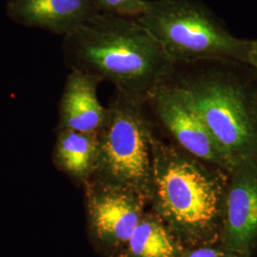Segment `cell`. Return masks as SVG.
<instances>
[{
	"instance_id": "obj_1",
	"label": "cell",
	"mask_w": 257,
	"mask_h": 257,
	"mask_svg": "<svg viewBox=\"0 0 257 257\" xmlns=\"http://www.w3.org/2000/svg\"><path fill=\"white\" fill-rule=\"evenodd\" d=\"M62 50L72 70L144 99L169 80L175 66L137 19L101 13L63 37Z\"/></svg>"
},
{
	"instance_id": "obj_15",
	"label": "cell",
	"mask_w": 257,
	"mask_h": 257,
	"mask_svg": "<svg viewBox=\"0 0 257 257\" xmlns=\"http://www.w3.org/2000/svg\"><path fill=\"white\" fill-rule=\"evenodd\" d=\"M246 65L252 68L257 74V39L250 40Z\"/></svg>"
},
{
	"instance_id": "obj_8",
	"label": "cell",
	"mask_w": 257,
	"mask_h": 257,
	"mask_svg": "<svg viewBox=\"0 0 257 257\" xmlns=\"http://www.w3.org/2000/svg\"><path fill=\"white\" fill-rule=\"evenodd\" d=\"M90 229L108 248H126L128 239L145 214L146 200L137 193L97 179L86 182Z\"/></svg>"
},
{
	"instance_id": "obj_11",
	"label": "cell",
	"mask_w": 257,
	"mask_h": 257,
	"mask_svg": "<svg viewBox=\"0 0 257 257\" xmlns=\"http://www.w3.org/2000/svg\"><path fill=\"white\" fill-rule=\"evenodd\" d=\"M98 149V134L60 130L55 145V161L67 175L86 183L95 174Z\"/></svg>"
},
{
	"instance_id": "obj_6",
	"label": "cell",
	"mask_w": 257,
	"mask_h": 257,
	"mask_svg": "<svg viewBox=\"0 0 257 257\" xmlns=\"http://www.w3.org/2000/svg\"><path fill=\"white\" fill-rule=\"evenodd\" d=\"M156 115L177 143L193 157L226 173L232 165L217 144L188 94L178 84H161L149 95Z\"/></svg>"
},
{
	"instance_id": "obj_3",
	"label": "cell",
	"mask_w": 257,
	"mask_h": 257,
	"mask_svg": "<svg viewBox=\"0 0 257 257\" xmlns=\"http://www.w3.org/2000/svg\"><path fill=\"white\" fill-rule=\"evenodd\" d=\"M136 19L175 65L211 60L247 62L250 40L231 35L197 0H148L145 12Z\"/></svg>"
},
{
	"instance_id": "obj_16",
	"label": "cell",
	"mask_w": 257,
	"mask_h": 257,
	"mask_svg": "<svg viewBox=\"0 0 257 257\" xmlns=\"http://www.w3.org/2000/svg\"><path fill=\"white\" fill-rule=\"evenodd\" d=\"M252 107H253V113H254V119H255L257 128V91L252 92Z\"/></svg>"
},
{
	"instance_id": "obj_13",
	"label": "cell",
	"mask_w": 257,
	"mask_h": 257,
	"mask_svg": "<svg viewBox=\"0 0 257 257\" xmlns=\"http://www.w3.org/2000/svg\"><path fill=\"white\" fill-rule=\"evenodd\" d=\"M99 13L138 19L147 8L148 0H95Z\"/></svg>"
},
{
	"instance_id": "obj_14",
	"label": "cell",
	"mask_w": 257,
	"mask_h": 257,
	"mask_svg": "<svg viewBox=\"0 0 257 257\" xmlns=\"http://www.w3.org/2000/svg\"><path fill=\"white\" fill-rule=\"evenodd\" d=\"M208 245L182 249L180 257H239L227 248H216Z\"/></svg>"
},
{
	"instance_id": "obj_4",
	"label": "cell",
	"mask_w": 257,
	"mask_h": 257,
	"mask_svg": "<svg viewBox=\"0 0 257 257\" xmlns=\"http://www.w3.org/2000/svg\"><path fill=\"white\" fill-rule=\"evenodd\" d=\"M147 100L116 92L106 125L98 134L95 179L151 200L153 132L143 111Z\"/></svg>"
},
{
	"instance_id": "obj_7",
	"label": "cell",
	"mask_w": 257,
	"mask_h": 257,
	"mask_svg": "<svg viewBox=\"0 0 257 257\" xmlns=\"http://www.w3.org/2000/svg\"><path fill=\"white\" fill-rule=\"evenodd\" d=\"M227 176L222 244L239 257H248L257 247V158L234 161Z\"/></svg>"
},
{
	"instance_id": "obj_12",
	"label": "cell",
	"mask_w": 257,
	"mask_h": 257,
	"mask_svg": "<svg viewBox=\"0 0 257 257\" xmlns=\"http://www.w3.org/2000/svg\"><path fill=\"white\" fill-rule=\"evenodd\" d=\"M179 240L156 215L146 213L125 248L126 257H180Z\"/></svg>"
},
{
	"instance_id": "obj_5",
	"label": "cell",
	"mask_w": 257,
	"mask_h": 257,
	"mask_svg": "<svg viewBox=\"0 0 257 257\" xmlns=\"http://www.w3.org/2000/svg\"><path fill=\"white\" fill-rule=\"evenodd\" d=\"M178 84L231 163L257 158L252 92L233 77L217 72L200 74Z\"/></svg>"
},
{
	"instance_id": "obj_9",
	"label": "cell",
	"mask_w": 257,
	"mask_h": 257,
	"mask_svg": "<svg viewBox=\"0 0 257 257\" xmlns=\"http://www.w3.org/2000/svg\"><path fill=\"white\" fill-rule=\"evenodd\" d=\"M7 14L20 25L65 37L99 11L95 0H8Z\"/></svg>"
},
{
	"instance_id": "obj_10",
	"label": "cell",
	"mask_w": 257,
	"mask_h": 257,
	"mask_svg": "<svg viewBox=\"0 0 257 257\" xmlns=\"http://www.w3.org/2000/svg\"><path fill=\"white\" fill-rule=\"evenodd\" d=\"M100 81L91 74L72 70L59 105L60 130L99 134L109 117V108L97 96Z\"/></svg>"
},
{
	"instance_id": "obj_2",
	"label": "cell",
	"mask_w": 257,
	"mask_h": 257,
	"mask_svg": "<svg viewBox=\"0 0 257 257\" xmlns=\"http://www.w3.org/2000/svg\"><path fill=\"white\" fill-rule=\"evenodd\" d=\"M151 200L156 215L178 240L208 245L220 235L227 173L152 137Z\"/></svg>"
}]
</instances>
